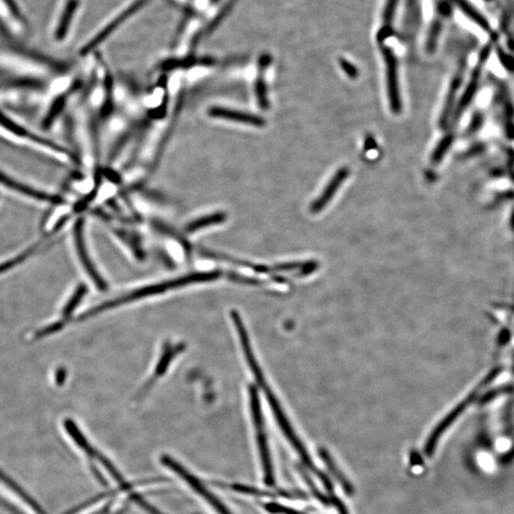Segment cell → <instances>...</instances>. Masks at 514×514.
<instances>
[{"instance_id":"cell-4","label":"cell","mask_w":514,"mask_h":514,"mask_svg":"<svg viewBox=\"0 0 514 514\" xmlns=\"http://www.w3.org/2000/svg\"><path fill=\"white\" fill-rule=\"evenodd\" d=\"M0 499L19 514H45L21 488L0 472Z\"/></svg>"},{"instance_id":"cell-9","label":"cell","mask_w":514,"mask_h":514,"mask_svg":"<svg viewBox=\"0 0 514 514\" xmlns=\"http://www.w3.org/2000/svg\"><path fill=\"white\" fill-rule=\"evenodd\" d=\"M490 50L491 45L490 44H488V46L484 48L482 54H481L480 55L479 62H478V64L477 66H476L475 69L473 70L472 78H470V82H468V84L467 86V89H466L464 95H463L462 98H461L459 101V104H458L453 120L457 121L458 119H459L461 115H462L463 113V111H464L466 110V108H467L468 106L470 105V101H472L473 96H475L476 90H477L478 80H479L481 71H482L484 62H486V59H487V57H488V55L490 54Z\"/></svg>"},{"instance_id":"cell-18","label":"cell","mask_w":514,"mask_h":514,"mask_svg":"<svg viewBox=\"0 0 514 514\" xmlns=\"http://www.w3.org/2000/svg\"><path fill=\"white\" fill-rule=\"evenodd\" d=\"M174 354H176V349L169 348L167 349L165 353L162 356L160 361L156 367V376H161L166 371L167 367L171 363L172 359L174 356Z\"/></svg>"},{"instance_id":"cell-21","label":"cell","mask_w":514,"mask_h":514,"mask_svg":"<svg viewBox=\"0 0 514 514\" xmlns=\"http://www.w3.org/2000/svg\"><path fill=\"white\" fill-rule=\"evenodd\" d=\"M75 3H73V5H70L69 8L66 10L64 15L65 19L63 20L62 25H60L59 30H58V37H63V35H65L66 29H67V27L66 26H67L68 22H70L71 19H72L73 11H75Z\"/></svg>"},{"instance_id":"cell-12","label":"cell","mask_w":514,"mask_h":514,"mask_svg":"<svg viewBox=\"0 0 514 514\" xmlns=\"http://www.w3.org/2000/svg\"><path fill=\"white\" fill-rule=\"evenodd\" d=\"M270 63V57L269 55H264L260 57L259 66H258V75L255 80V96L258 102V106L262 110H268L270 108V101L268 98L267 83L265 80V71L269 67Z\"/></svg>"},{"instance_id":"cell-19","label":"cell","mask_w":514,"mask_h":514,"mask_svg":"<svg viewBox=\"0 0 514 514\" xmlns=\"http://www.w3.org/2000/svg\"><path fill=\"white\" fill-rule=\"evenodd\" d=\"M0 125L5 127L7 130L16 134L17 136H30V138H31V135H29V133H27L24 128H21V127L12 122V120H10V119L7 118L6 116L2 115L1 113H0Z\"/></svg>"},{"instance_id":"cell-22","label":"cell","mask_w":514,"mask_h":514,"mask_svg":"<svg viewBox=\"0 0 514 514\" xmlns=\"http://www.w3.org/2000/svg\"><path fill=\"white\" fill-rule=\"evenodd\" d=\"M339 63H340L342 70L345 72L346 75H348L349 77L356 78L358 77V70L356 69V66L351 64V63L348 62V60L341 58Z\"/></svg>"},{"instance_id":"cell-10","label":"cell","mask_w":514,"mask_h":514,"mask_svg":"<svg viewBox=\"0 0 514 514\" xmlns=\"http://www.w3.org/2000/svg\"><path fill=\"white\" fill-rule=\"evenodd\" d=\"M75 243H77V253L80 255L81 262L84 266L89 275L93 278V282L95 283L98 288L103 290V288H106L105 282H104L100 275H98V273L96 272L95 268L93 267V263L91 262L90 257H89L87 250H86L84 238H83V221L81 219L78 220L77 226H75Z\"/></svg>"},{"instance_id":"cell-8","label":"cell","mask_w":514,"mask_h":514,"mask_svg":"<svg viewBox=\"0 0 514 514\" xmlns=\"http://www.w3.org/2000/svg\"><path fill=\"white\" fill-rule=\"evenodd\" d=\"M349 174V169L347 167H342L334 174L325 189L321 192L320 196L311 203L310 210L313 214H318V212L323 211L324 208L330 203L331 200L333 199L336 192L340 189L341 185L348 178Z\"/></svg>"},{"instance_id":"cell-20","label":"cell","mask_w":514,"mask_h":514,"mask_svg":"<svg viewBox=\"0 0 514 514\" xmlns=\"http://www.w3.org/2000/svg\"><path fill=\"white\" fill-rule=\"evenodd\" d=\"M65 95L62 96V98H58V100L55 101V105L53 106L52 109H51L49 115H48L47 118L45 119V127H49L51 124H52L53 120H54L55 116H57L58 115V113H59V111L62 110L63 106L65 105Z\"/></svg>"},{"instance_id":"cell-1","label":"cell","mask_w":514,"mask_h":514,"mask_svg":"<svg viewBox=\"0 0 514 514\" xmlns=\"http://www.w3.org/2000/svg\"><path fill=\"white\" fill-rule=\"evenodd\" d=\"M219 272L194 273L185 275V277L176 278V279L165 281V282L159 283V284L138 288V290L134 291V292L129 293V295L109 301L108 303L101 304L98 307L89 311L84 315L81 316L80 319L90 318V316L98 315L101 311L110 310L111 308L133 302V301L141 300V298L159 295V293H165L167 291L174 290V288L184 287V286L194 284V283L217 279V278L219 277Z\"/></svg>"},{"instance_id":"cell-14","label":"cell","mask_w":514,"mask_h":514,"mask_svg":"<svg viewBox=\"0 0 514 514\" xmlns=\"http://www.w3.org/2000/svg\"><path fill=\"white\" fill-rule=\"evenodd\" d=\"M226 219L227 215L224 212H214V214L206 215V217H202L201 219H197L194 220V221L190 222L186 226V230L190 234H192V232L203 230L205 228L221 224Z\"/></svg>"},{"instance_id":"cell-6","label":"cell","mask_w":514,"mask_h":514,"mask_svg":"<svg viewBox=\"0 0 514 514\" xmlns=\"http://www.w3.org/2000/svg\"><path fill=\"white\" fill-rule=\"evenodd\" d=\"M150 1L151 0H135V1L131 2V5H128V6L124 8L123 11H121L118 15H116L115 19L109 22V24L106 25V26L104 27L103 29L101 30V31L98 33V34L96 35L84 48H83L82 51H81V54L87 55L91 52V51L95 50L96 47L102 44V43L105 42V40L107 39L113 32H116V30L118 29L120 25H123L125 24L127 20L131 19V17L135 16L136 12L140 11V10L143 9V7H145L147 3H149Z\"/></svg>"},{"instance_id":"cell-13","label":"cell","mask_w":514,"mask_h":514,"mask_svg":"<svg viewBox=\"0 0 514 514\" xmlns=\"http://www.w3.org/2000/svg\"><path fill=\"white\" fill-rule=\"evenodd\" d=\"M461 77L460 73H458L455 80H452V84H450L449 93H448L447 98H446L444 108L441 116L439 118V126L441 129H445L447 127L448 120H449L450 113H452L453 104H455V96H457L458 89L460 87Z\"/></svg>"},{"instance_id":"cell-17","label":"cell","mask_w":514,"mask_h":514,"mask_svg":"<svg viewBox=\"0 0 514 514\" xmlns=\"http://www.w3.org/2000/svg\"><path fill=\"white\" fill-rule=\"evenodd\" d=\"M452 135H448L442 139L441 143L438 144L437 149H435L434 153L432 154V158H430V160H432V163L434 164H434L435 165H437V164L442 160L446 153H447L450 145H452Z\"/></svg>"},{"instance_id":"cell-16","label":"cell","mask_w":514,"mask_h":514,"mask_svg":"<svg viewBox=\"0 0 514 514\" xmlns=\"http://www.w3.org/2000/svg\"><path fill=\"white\" fill-rule=\"evenodd\" d=\"M108 496V495H107ZM106 495H101L95 500L86 503L84 506L75 508V511H71L69 514H101L106 511L107 506L102 505L104 499L107 497Z\"/></svg>"},{"instance_id":"cell-15","label":"cell","mask_w":514,"mask_h":514,"mask_svg":"<svg viewBox=\"0 0 514 514\" xmlns=\"http://www.w3.org/2000/svg\"><path fill=\"white\" fill-rule=\"evenodd\" d=\"M237 2V0H229V1L222 7V9L220 10L219 14H217L214 19H212V21L208 24L206 29H205L204 32H202V34L199 37V39H197V42H199L201 37H206L208 35H211L212 33L214 32L223 21H224L225 19L229 16L230 12H232V9H234L235 5Z\"/></svg>"},{"instance_id":"cell-5","label":"cell","mask_w":514,"mask_h":514,"mask_svg":"<svg viewBox=\"0 0 514 514\" xmlns=\"http://www.w3.org/2000/svg\"><path fill=\"white\" fill-rule=\"evenodd\" d=\"M381 51L385 64H386L387 90H388L389 107L394 115H399L402 111V100L400 96L397 57L391 47L382 44Z\"/></svg>"},{"instance_id":"cell-2","label":"cell","mask_w":514,"mask_h":514,"mask_svg":"<svg viewBox=\"0 0 514 514\" xmlns=\"http://www.w3.org/2000/svg\"><path fill=\"white\" fill-rule=\"evenodd\" d=\"M249 397L250 412H252L253 426H255V432H257V447L258 450H259L260 458H261L265 482L268 485H273L275 477H273L272 459H270L267 437H266L265 434L264 422H263L259 397H258L257 389L255 387H250Z\"/></svg>"},{"instance_id":"cell-3","label":"cell","mask_w":514,"mask_h":514,"mask_svg":"<svg viewBox=\"0 0 514 514\" xmlns=\"http://www.w3.org/2000/svg\"><path fill=\"white\" fill-rule=\"evenodd\" d=\"M161 462L162 464L166 466L167 468H169V470H171L172 472L176 473L182 480H184L185 483H186L187 485H188L189 487L196 493V495H199L204 501H206V502L209 504V505L211 506L217 513L232 514V513L228 510L226 506H225L224 504H223L221 501L214 495V493H212L211 491L208 490V488L203 485V483H202L199 478H196L192 472H190L188 470H186V468L183 467V466L179 464L176 460L173 459L171 457H168V455H163L161 458Z\"/></svg>"},{"instance_id":"cell-11","label":"cell","mask_w":514,"mask_h":514,"mask_svg":"<svg viewBox=\"0 0 514 514\" xmlns=\"http://www.w3.org/2000/svg\"><path fill=\"white\" fill-rule=\"evenodd\" d=\"M0 183L5 185L7 188L14 190L20 194H24L32 199L42 200V201L49 202L52 204L62 203V199L58 196H50L45 192L37 191V190L30 188L26 185L19 183V182L12 181L10 177L5 176L4 174L0 173Z\"/></svg>"},{"instance_id":"cell-7","label":"cell","mask_w":514,"mask_h":514,"mask_svg":"<svg viewBox=\"0 0 514 514\" xmlns=\"http://www.w3.org/2000/svg\"><path fill=\"white\" fill-rule=\"evenodd\" d=\"M208 115L211 118L223 119V120L230 121V122L246 124V125L257 127V128H262L266 125V121L261 116L245 113V111L232 110L230 108L214 106L208 110Z\"/></svg>"}]
</instances>
